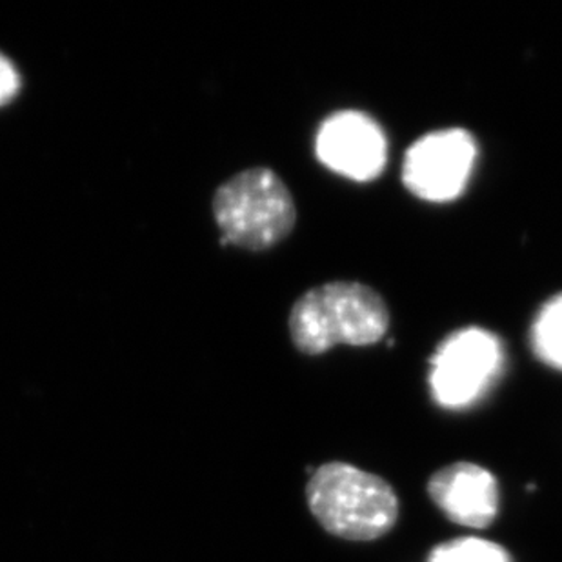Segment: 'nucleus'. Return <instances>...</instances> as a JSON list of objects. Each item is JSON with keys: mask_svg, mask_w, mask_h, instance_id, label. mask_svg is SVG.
<instances>
[{"mask_svg": "<svg viewBox=\"0 0 562 562\" xmlns=\"http://www.w3.org/2000/svg\"><path fill=\"white\" fill-rule=\"evenodd\" d=\"M428 495L451 522L468 528H486L499 512L497 479L473 462H453L434 473Z\"/></svg>", "mask_w": 562, "mask_h": 562, "instance_id": "obj_7", "label": "nucleus"}, {"mask_svg": "<svg viewBox=\"0 0 562 562\" xmlns=\"http://www.w3.org/2000/svg\"><path fill=\"white\" fill-rule=\"evenodd\" d=\"M475 159L477 143L467 130L426 133L404 157L403 181L423 201H453L467 188Z\"/></svg>", "mask_w": 562, "mask_h": 562, "instance_id": "obj_5", "label": "nucleus"}, {"mask_svg": "<svg viewBox=\"0 0 562 562\" xmlns=\"http://www.w3.org/2000/svg\"><path fill=\"white\" fill-rule=\"evenodd\" d=\"M533 351L548 367L562 370V293L537 313L531 328Z\"/></svg>", "mask_w": 562, "mask_h": 562, "instance_id": "obj_8", "label": "nucleus"}, {"mask_svg": "<svg viewBox=\"0 0 562 562\" xmlns=\"http://www.w3.org/2000/svg\"><path fill=\"white\" fill-rule=\"evenodd\" d=\"M22 79L15 64L0 54V106L13 101L21 91Z\"/></svg>", "mask_w": 562, "mask_h": 562, "instance_id": "obj_10", "label": "nucleus"}, {"mask_svg": "<svg viewBox=\"0 0 562 562\" xmlns=\"http://www.w3.org/2000/svg\"><path fill=\"white\" fill-rule=\"evenodd\" d=\"M315 154L339 176L357 182L373 181L386 166V135L367 113H331L318 127Z\"/></svg>", "mask_w": 562, "mask_h": 562, "instance_id": "obj_6", "label": "nucleus"}, {"mask_svg": "<svg viewBox=\"0 0 562 562\" xmlns=\"http://www.w3.org/2000/svg\"><path fill=\"white\" fill-rule=\"evenodd\" d=\"M306 501L318 525L346 541H375L398 519L392 484L348 462H326L313 472Z\"/></svg>", "mask_w": 562, "mask_h": 562, "instance_id": "obj_2", "label": "nucleus"}, {"mask_svg": "<svg viewBox=\"0 0 562 562\" xmlns=\"http://www.w3.org/2000/svg\"><path fill=\"white\" fill-rule=\"evenodd\" d=\"M503 346L483 328L448 335L431 359L430 386L445 408H462L481 397L499 373Z\"/></svg>", "mask_w": 562, "mask_h": 562, "instance_id": "obj_4", "label": "nucleus"}, {"mask_svg": "<svg viewBox=\"0 0 562 562\" xmlns=\"http://www.w3.org/2000/svg\"><path fill=\"white\" fill-rule=\"evenodd\" d=\"M213 215L223 245L270 250L290 237L297 223L292 191L270 168L240 171L218 187Z\"/></svg>", "mask_w": 562, "mask_h": 562, "instance_id": "obj_3", "label": "nucleus"}, {"mask_svg": "<svg viewBox=\"0 0 562 562\" xmlns=\"http://www.w3.org/2000/svg\"><path fill=\"white\" fill-rule=\"evenodd\" d=\"M288 326L299 351L321 356L339 345H375L390 328V310L362 282H326L297 299Z\"/></svg>", "mask_w": 562, "mask_h": 562, "instance_id": "obj_1", "label": "nucleus"}, {"mask_svg": "<svg viewBox=\"0 0 562 562\" xmlns=\"http://www.w3.org/2000/svg\"><path fill=\"white\" fill-rule=\"evenodd\" d=\"M428 562H512L503 547L486 539L464 537L434 548Z\"/></svg>", "mask_w": 562, "mask_h": 562, "instance_id": "obj_9", "label": "nucleus"}]
</instances>
